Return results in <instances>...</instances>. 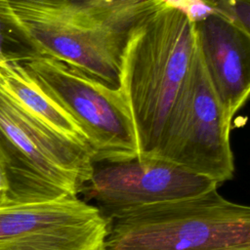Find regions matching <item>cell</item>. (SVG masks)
<instances>
[{"label":"cell","mask_w":250,"mask_h":250,"mask_svg":"<svg viewBox=\"0 0 250 250\" xmlns=\"http://www.w3.org/2000/svg\"><path fill=\"white\" fill-rule=\"evenodd\" d=\"M163 0H0V20L31 53L73 65L117 88L133 22Z\"/></svg>","instance_id":"obj_1"},{"label":"cell","mask_w":250,"mask_h":250,"mask_svg":"<svg viewBox=\"0 0 250 250\" xmlns=\"http://www.w3.org/2000/svg\"><path fill=\"white\" fill-rule=\"evenodd\" d=\"M196 46L194 21L166 0L130 26L121 55L118 89L127 104L138 158L155 148Z\"/></svg>","instance_id":"obj_2"},{"label":"cell","mask_w":250,"mask_h":250,"mask_svg":"<svg viewBox=\"0 0 250 250\" xmlns=\"http://www.w3.org/2000/svg\"><path fill=\"white\" fill-rule=\"evenodd\" d=\"M103 250H227L250 245V208L215 188L200 196L155 203L106 221Z\"/></svg>","instance_id":"obj_3"},{"label":"cell","mask_w":250,"mask_h":250,"mask_svg":"<svg viewBox=\"0 0 250 250\" xmlns=\"http://www.w3.org/2000/svg\"><path fill=\"white\" fill-rule=\"evenodd\" d=\"M0 163L8 201L42 202L78 196L90 180V151L50 130L0 90Z\"/></svg>","instance_id":"obj_4"},{"label":"cell","mask_w":250,"mask_h":250,"mask_svg":"<svg viewBox=\"0 0 250 250\" xmlns=\"http://www.w3.org/2000/svg\"><path fill=\"white\" fill-rule=\"evenodd\" d=\"M230 125L196 39L187 77L147 158L168 162L217 184L229 181L234 172Z\"/></svg>","instance_id":"obj_5"},{"label":"cell","mask_w":250,"mask_h":250,"mask_svg":"<svg viewBox=\"0 0 250 250\" xmlns=\"http://www.w3.org/2000/svg\"><path fill=\"white\" fill-rule=\"evenodd\" d=\"M22 64L79 124L94 164L139 155L133 121L120 90L54 58L28 53Z\"/></svg>","instance_id":"obj_6"},{"label":"cell","mask_w":250,"mask_h":250,"mask_svg":"<svg viewBox=\"0 0 250 250\" xmlns=\"http://www.w3.org/2000/svg\"><path fill=\"white\" fill-rule=\"evenodd\" d=\"M219 184L168 162L135 158L115 163L94 164L93 174L80 194L94 205L105 221L129 210L194 198Z\"/></svg>","instance_id":"obj_7"},{"label":"cell","mask_w":250,"mask_h":250,"mask_svg":"<svg viewBox=\"0 0 250 250\" xmlns=\"http://www.w3.org/2000/svg\"><path fill=\"white\" fill-rule=\"evenodd\" d=\"M107 223L79 196L0 204V250H103Z\"/></svg>","instance_id":"obj_8"},{"label":"cell","mask_w":250,"mask_h":250,"mask_svg":"<svg viewBox=\"0 0 250 250\" xmlns=\"http://www.w3.org/2000/svg\"><path fill=\"white\" fill-rule=\"evenodd\" d=\"M208 75L227 117L244 105L250 92V36L211 14L194 22Z\"/></svg>","instance_id":"obj_9"},{"label":"cell","mask_w":250,"mask_h":250,"mask_svg":"<svg viewBox=\"0 0 250 250\" xmlns=\"http://www.w3.org/2000/svg\"><path fill=\"white\" fill-rule=\"evenodd\" d=\"M21 58L0 63V90L44 126L90 151L79 124L44 90L22 64Z\"/></svg>","instance_id":"obj_10"},{"label":"cell","mask_w":250,"mask_h":250,"mask_svg":"<svg viewBox=\"0 0 250 250\" xmlns=\"http://www.w3.org/2000/svg\"><path fill=\"white\" fill-rule=\"evenodd\" d=\"M214 13L250 36V0H202Z\"/></svg>","instance_id":"obj_11"},{"label":"cell","mask_w":250,"mask_h":250,"mask_svg":"<svg viewBox=\"0 0 250 250\" xmlns=\"http://www.w3.org/2000/svg\"><path fill=\"white\" fill-rule=\"evenodd\" d=\"M8 193H9V180L7 173L0 163V204L8 201Z\"/></svg>","instance_id":"obj_12"},{"label":"cell","mask_w":250,"mask_h":250,"mask_svg":"<svg viewBox=\"0 0 250 250\" xmlns=\"http://www.w3.org/2000/svg\"><path fill=\"white\" fill-rule=\"evenodd\" d=\"M4 41H5V34H4V23L2 22V21L0 20V63L8 61L12 58L18 57V56H14V55H10L6 52L5 47H4Z\"/></svg>","instance_id":"obj_13"},{"label":"cell","mask_w":250,"mask_h":250,"mask_svg":"<svg viewBox=\"0 0 250 250\" xmlns=\"http://www.w3.org/2000/svg\"><path fill=\"white\" fill-rule=\"evenodd\" d=\"M227 250H250V245H239V246H234L231 248H229Z\"/></svg>","instance_id":"obj_14"}]
</instances>
